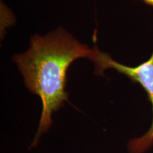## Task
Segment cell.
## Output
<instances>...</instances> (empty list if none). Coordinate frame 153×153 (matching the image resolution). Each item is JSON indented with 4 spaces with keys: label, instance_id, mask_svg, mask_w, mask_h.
<instances>
[{
    "label": "cell",
    "instance_id": "cell-2",
    "mask_svg": "<svg viewBox=\"0 0 153 153\" xmlns=\"http://www.w3.org/2000/svg\"><path fill=\"white\" fill-rule=\"evenodd\" d=\"M95 72L101 74L107 68L116 69L133 82L142 86L148 94L153 112V52L150 58L136 67H129L113 60L109 55L101 53L94 63ZM153 145V118L150 128L143 136L131 140L128 143L130 153H143Z\"/></svg>",
    "mask_w": 153,
    "mask_h": 153
},
{
    "label": "cell",
    "instance_id": "cell-1",
    "mask_svg": "<svg viewBox=\"0 0 153 153\" xmlns=\"http://www.w3.org/2000/svg\"><path fill=\"white\" fill-rule=\"evenodd\" d=\"M101 52L79 43L62 28L30 39L29 49L15 55L13 60L24 76L25 85L32 93L39 96L43 110L38 132L31 147L37 145L41 135L52 125V114L68 101L67 70L76 59L88 57L95 62Z\"/></svg>",
    "mask_w": 153,
    "mask_h": 153
},
{
    "label": "cell",
    "instance_id": "cell-3",
    "mask_svg": "<svg viewBox=\"0 0 153 153\" xmlns=\"http://www.w3.org/2000/svg\"><path fill=\"white\" fill-rule=\"evenodd\" d=\"M146 4L150 5L151 7H153V0H143Z\"/></svg>",
    "mask_w": 153,
    "mask_h": 153
}]
</instances>
